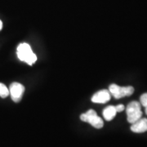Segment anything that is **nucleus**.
I'll use <instances>...</instances> for the list:
<instances>
[{
    "label": "nucleus",
    "mask_w": 147,
    "mask_h": 147,
    "mask_svg": "<svg viewBox=\"0 0 147 147\" xmlns=\"http://www.w3.org/2000/svg\"><path fill=\"white\" fill-rule=\"evenodd\" d=\"M145 111H146V114L147 115V107H146V108H145Z\"/></svg>",
    "instance_id": "ddd939ff"
},
{
    "label": "nucleus",
    "mask_w": 147,
    "mask_h": 147,
    "mask_svg": "<svg viewBox=\"0 0 147 147\" xmlns=\"http://www.w3.org/2000/svg\"><path fill=\"white\" fill-rule=\"evenodd\" d=\"M17 57L20 59V61H24L30 65H32L33 64H34L37 61V57L34 53H33L30 46L23 42L19 44V46L17 47Z\"/></svg>",
    "instance_id": "f257e3e1"
},
{
    "label": "nucleus",
    "mask_w": 147,
    "mask_h": 147,
    "mask_svg": "<svg viewBox=\"0 0 147 147\" xmlns=\"http://www.w3.org/2000/svg\"><path fill=\"white\" fill-rule=\"evenodd\" d=\"M109 92L115 99H120L124 96H129L134 92V88L131 86L120 87L117 84H110Z\"/></svg>",
    "instance_id": "20e7f679"
},
{
    "label": "nucleus",
    "mask_w": 147,
    "mask_h": 147,
    "mask_svg": "<svg viewBox=\"0 0 147 147\" xmlns=\"http://www.w3.org/2000/svg\"><path fill=\"white\" fill-rule=\"evenodd\" d=\"M80 119L84 122H87L90 123L95 128L100 129L104 125V122L97 115L96 112L93 110H89L86 113L82 114L80 115Z\"/></svg>",
    "instance_id": "7ed1b4c3"
},
{
    "label": "nucleus",
    "mask_w": 147,
    "mask_h": 147,
    "mask_svg": "<svg viewBox=\"0 0 147 147\" xmlns=\"http://www.w3.org/2000/svg\"><path fill=\"white\" fill-rule=\"evenodd\" d=\"M2 28H3V22L2 21H0V30H2Z\"/></svg>",
    "instance_id": "f8f14e48"
},
{
    "label": "nucleus",
    "mask_w": 147,
    "mask_h": 147,
    "mask_svg": "<svg viewBox=\"0 0 147 147\" xmlns=\"http://www.w3.org/2000/svg\"><path fill=\"white\" fill-rule=\"evenodd\" d=\"M140 103L142 106H144L145 108L147 107V92L142 94L140 97Z\"/></svg>",
    "instance_id": "9d476101"
},
{
    "label": "nucleus",
    "mask_w": 147,
    "mask_h": 147,
    "mask_svg": "<svg viewBox=\"0 0 147 147\" xmlns=\"http://www.w3.org/2000/svg\"><path fill=\"white\" fill-rule=\"evenodd\" d=\"M9 94L14 102H19L25 92V87L19 83H12L9 87Z\"/></svg>",
    "instance_id": "39448f33"
},
{
    "label": "nucleus",
    "mask_w": 147,
    "mask_h": 147,
    "mask_svg": "<svg viewBox=\"0 0 147 147\" xmlns=\"http://www.w3.org/2000/svg\"><path fill=\"white\" fill-rule=\"evenodd\" d=\"M141 103L138 101H131L126 108L127 119L130 123H133L140 119L142 116Z\"/></svg>",
    "instance_id": "f03ea898"
},
{
    "label": "nucleus",
    "mask_w": 147,
    "mask_h": 147,
    "mask_svg": "<svg viewBox=\"0 0 147 147\" xmlns=\"http://www.w3.org/2000/svg\"><path fill=\"white\" fill-rule=\"evenodd\" d=\"M131 131L135 133H143L147 131V119L141 118L137 122L131 123Z\"/></svg>",
    "instance_id": "0eeeda50"
},
{
    "label": "nucleus",
    "mask_w": 147,
    "mask_h": 147,
    "mask_svg": "<svg viewBox=\"0 0 147 147\" xmlns=\"http://www.w3.org/2000/svg\"><path fill=\"white\" fill-rule=\"evenodd\" d=\"M110 96L111 95L108 90H100L92 96V101L94 103L105 104L110 100Z\"/></svg>",
    "instance_id": "423d86ee"
},
{
    "label": "nucleus",
    "mask_w": 147,
    "mask_h": 147,
    "mask_svg": "<svg viewBox=\"0 0 147 147\" xmlns=\"http://www.w3.org/2000/svg\"><path fill=\"white\" fill-rule=\"evenodd\" d=\"M117 111L115 110V106L109 105L103 110V117L106 121L112 120L115 117Z\"/></svg>",
    "instance_id": "6e6552de"
},
{
    "label": "nucleus",
    "mask_w": 147,
    "mask_h": 147,
    "mask_svg": "<svg viewBox=\"0 0 147 147\" xmlns=\"http://www.w3.org/2000/svg\"><path fill=\"white\" fill-rule=\"evenodd\" d=\"M9 95V90L6 87L5 84L0 83V96L2 98H6Z\"/></svg>",
    "instance_id": "1a4fd4ad"
},
{
    "label": "nucleus",
    "mask_w": 147,
    "mask_h": 147,
    "mask_svg": "<svg viewBox=\"0 0 147 147\" xmlns=\"http://www.w3.org/2000/svg\"><path fill=\"white\" fill-rule=\"evenodd\" d=\"M124 109H125V107H124V105H116L115 106V110L116 111H117V113L118 112H122L123 110H124Z\"/></svg>",
    "instance_id": "9b49d317"
}]
</instances>
